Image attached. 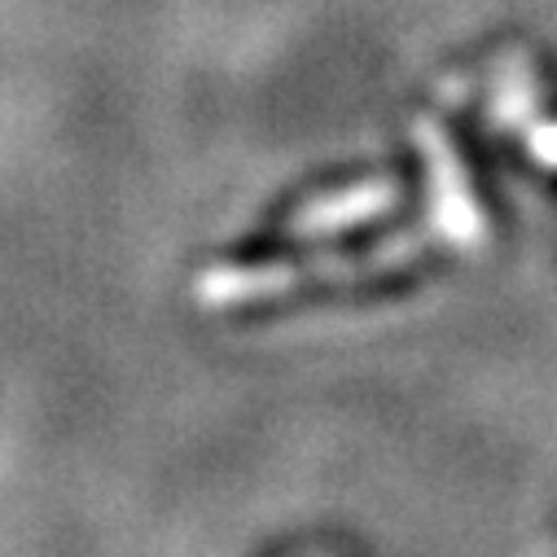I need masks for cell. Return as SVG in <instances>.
Returning <instances> with one entry per match:
<instances>
[{
	"mask_svg": "<svg viewBox=\"0 0 557 557\" xmlns=\"http://www.w3.org/2000/svg\"><path fill=\"white\" fill-rule=\"evenodd\" d=\"M527 141H531V150H535L540 163L557 168V123H535V127L527 132Z\"/></svg>",
	"mask_w": 557,
	"mask_h": 557,
	"instance_id": "277c9868",
	"label": "cell"
},
{
	"mask_svg": "<svg viewBox=\"0 0 557 557\" xmlns=\"http://www.w3.org/2000/svg\"><path fill=\"white\" fill-rule=\"evenodd\" d=\"M422 250V237H391L382 242L369 259L364 255H347V259H312L304 263H263V268H215L202 276V304L211 308H228V304H255V299H272L286 286H304V282H334V276H364L373 268H395L404 259H412Z\"/></svg>",
	"mask_w": 557,
	"mask_h": 557,
	"instance_id": "6da1fadb",
	"label": "cell"
},
{
	"mask_svg": "<svg viewBox=\"0 0 557 557\" xmlns=\"http://www.w3.org/2000/svg\"><path fill=\"white\" fill-rule=\"evenodd\" d=\"M399 202V189L391 181H360L347 189H334L317 202H308L299 215H290V233L295 237H330V233H347L356 224H369L377 215H386Z\"/></svg>",
	"mask_w": 557,
	"mask_h": 557,
	"instance_id": "3957f363",
	"label": "cell"
},
{
	"mask_svg": "<svg viewBox=\"0 0 557 557\" xmlns=\"http://www.w3.org/2000/svg\"><path fill=\"white\" fill-rule=\"evenodd\" d=\"M417 146L426 154V176H431V220H435V237H444L448 246H479L483 242V215L474 207L470 181L453 154V146L444 141V132L435 123H417Z\"/></svg>",
	"mask_w": 557,
	"mask_h": 557,
	"instance_id": "7a4b0ae2",
	"label": "cell"
}]
</instances>
